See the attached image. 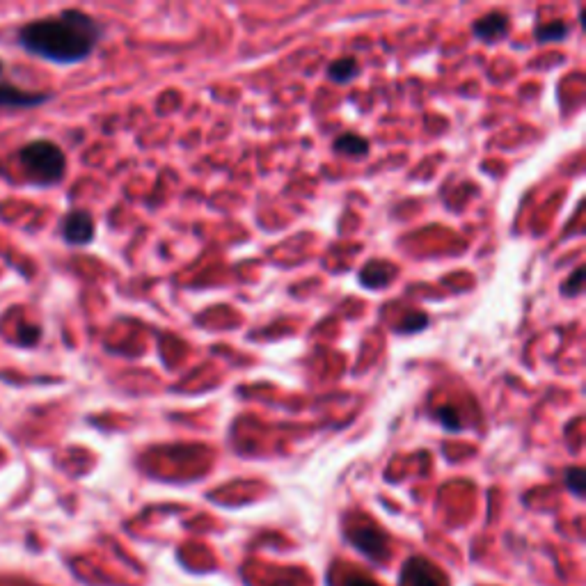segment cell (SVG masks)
Returning a JSON list of instances; mask_svg holds the SVG:
<instances>
[{
    "label": "cell",
    "instance_id": "cell-1",
    "mask_svg": "<svg viewBox=\"0 0 586 586\" xmlns=\"http://www.w3.org/2000/svg\"><path fill=\"white\" fill-rule=\"evenodd\" d=\"M104 26L81 10H62L55 17L26 23L19 30L17 42L26 53L53 65H78L97 49Z\"/></svg>",
    "mask_w": 586,
    "mask_h": 586
},
{
    "label": "cell",
    "instance_id": "cell-2",
    "mask_svg": "<svg viewBox=\"0 0 586 586\" xmlns=\"http://www.w3.org/2000/svg\"><path fill=\"white\" fill-rule=\"evenodd\" d=\"M19 163L37 186H55L67 174V156L53 140H33L21 147Z\"/></svg>",
    "mask_w": 586,
    "mask_h": 586
},
{
    "label": "cell",
    "instance_id": "cell-3",
    "mask_svg": "<svg viewBox=\"0 0 586 586\" xmlns=\"http://www.w3.org/2000/svg\"><path fill=\"white\" fill-rule=\"evenodd\" d=\"M346 536L355 550L362 552L364 557H369L371 561H376V564L385 561L387 554H390V548H387V536L374 525L351 527L346 532Z\"/></svg>",
    "mask_w": 586,
    "mask_h": 586
},
{
    "label": "cell",
    "instance_id": "cell-4",
    "mask_svg": "<svg viewBox=\"0 0 586 586\" xmlns=\"http://www.w3.org/2000/svg\"><path fill=\"white\" fill-rule=\"evenodd\" d=\"M401 586H449L442 570L435 568L429 559L413 557L401 570Z\"/></svg>",
    "mask_w": 586,
    "mask_h": 586
},
{
    "label": "cell",
    "instance_id": "cell-5",
    "mask_svg": "<svg viewBox=\"0 0 586 586\" xmlns=\"http://www.w3.org/2000/svg\"><path fill=\"white\" fill-rule=\"evenodd\" d=\"M62 239L69 245H87L94 239V220L87 211L74 209L62 218Z\"/></svg>",
    "mask_w": 586,
    "mask_h": 586
},
{
    "label": "cell",
    "instance_id": "cell-6",
    "mask_svg": "<svg viewBox=\"0 0 586 586\" xmlns=\"http://www.w3.org/2000/svg\"><path fill=\"white\" fill-rule=\"evenodd\" d=\"M49 99V92L23 90V87L14 83L0 81V108H35L46 104Z\"/></svg>",
    "mask_w": 586,
    "mask_h": 586
},
{
    "label": "cell",
    "instance_id": "cell-7",
    "mask_svg": "<svg viewBox=\"0 0 586 586\" xmlns=\"http://www.w3.org/2000/svg\"><path fill=\"white\" fill-rule=\"evenodd\" d=\"M509 28H511V21L504 12H488V14H483L481 19L474 21L472 35L477 37L479 42L495 44V42H500L502 37L509 35Z\"/></svg>",
    "mask_w": 586,
    "mask_h": 586
},
{
    "label": "cell",
    "instance_id": "cell-8",
    "mask_svg": "<svg viewBox=\"0 0 586 586\" xmlns=\"http://www.w3.org/2000/svg\"><path fill=\"white\" fill-rule=\"evenodd\" d=\"M326 76L337 85L353 83L355 78L360 76V62L358 58H353V55H344V58H337L330 62L326 69Z\"/></svg>",
    "mask_w": 586,
    "mask_h": 586
},
{
    "label": "cell",
    "instance_id": "cell-9",
    "mask_svg": "<svg viewBox=\"0 0 586 586\" xmlns=\"http://www.w3.org/2000/svg\"><path fill=\"white\" fill-rule=\"evenodd\" d=\"M387 273H394L392 266L383 264V261H369V264L360 271V282L369 289H380L392 280V275Z\"/></svg>",
    "mask_w": 586,
    "mask_h": 586
},
{
    "label": "cell",
    "instance_id": "cell-10",
    "mask_svg": "<svg viewBox=\"0 0 586 586\" xmlns=\"http://www.w3.org/2000/svg\"><path fill=\"white\" fill-rule=\"evenodd\" d=\"M335 152L348 158H362L369 154V140L358 136V133H344L335 140Z\"/></svg>",
    "mask_w": 586,
    "mask_h": 586
},
{
    "label": "cell",
    "instance_id": "cell-11",
    "mask_svg": "<svg viewBox=\"0 0 586 586\" xmlns=\"http://www.w3.org/2000/svg\"><path fill=\"white\" fill-rule=\"evenodd\" d=\"M568 33H570V26L566 21H548L536 28V42L538 44L561 42V39H566Z\"/></svg>",
    "mask_w": 586,
    "mask_h": 586
},
{
    "label": "cell",
    "instance_id": "cell-12",
    "mask_svg": "<svg viewBox=\"0 0 586 586\" xmlns=\"http://www.w3.org/2000/svg\"><path fill=\"white\" fill-rule=\"evenodd\" d=\"M429 323H431V319L426 312H410V314H406V319L401 321L397 332H401V335H415V332H422L426 326H429Z\"/></svg>",
    "mask_w": 586,
    "mask_h": 586
},
{
    "label": "cell",
    "instance_id": "cell-13",
    "mask_svg": "<svg viewBox=\"0 0 586 586\" xmlns=\"http://www.w3.org/2000/svg\"><path fill=\"white\" fill-rule=\"evenodd\" d=\"M435 419H438V422L442 424V429H445V431L456 433V431H461V429H463V424H461V415H458V410L449 408V406L440 408L438 413H435Z\"/></svg>",
    "mask_w": 586,
    "mask_h": 586
},
{
    "label": "cell",
    "instance_id": "cell-14",
    "mask_svg": "<svg viewBox=\"0 0 586 586\" xmlns=\"http://www.w3.org/2000/svg\"><path fill=\"white\" fill-rule=\"evenodd\" d=\"M584 486H586V477L582 467H570V470H566V488L570 490V493H573L575 497H582Z\"/></svg>",
    "mask_w": 586,
    "mask_h": 586
},
{
    "label": "cell",
    "instance_id": "cell-15",
    "mask_svg": "<svg viewBox=\"0 0 586 586\" xmlns=\"http://www.w3.org/2000/svg\"><path fill=\"white\" fill-rule=\"evenodd\" d=\"M582 284H584V268H577V271L570 275V280H566L564 284H561V293L564 296H577V293L582 291Z\"/></svg>",
    "mask_w": 586,
    "mask_h": 586
},
{
    "label": "cell",
    "instance_id": "cell-16",
    "mask_svg": "<svg viewBox=\"0 0 586 586\" xmlns=\"http://www.w3.org/2000/svg\"><path fill=\"white\" fill-rule=\"evenodd\" d=\"M344 586H378L374 580H369V577H362V575H353L348 577Z\"/></svg>",
    "mask_w": 586,
    "mask_h": 586
},
{
    "label": "cell",
    "instance_id": "cell-17",
    "mask_svg": "<svg viewBox=\"0 0 586 586\" xmlns=\"http://www.w3.org/2000/svg\"><path fill=\"white\" fill-rule=\"evenodd\" d=\"M0 74H3V62H0Z\"/></svg>",
    "mask_w": 586,
    "mask_h": 586
},
{
    "label": "cell",
    "instance_id": "cell-18",
    "mask_svg": "<svg viewBox=\"0 0 586 586\" xmlns=\"http://www.w3.org/2000/svg\"><path fill=\"white\" fill-rule=\"evenodd\" d=\"M275 586H289V584H287V582H284V584H275Z\"/></svg>",
    "mask_w": 586,
    "mask_h": 586
},
{
    "label": "cell",
    "instance_id": "cell-19",
    "mask_svg": "<svg viewBox=\"0 0 586 586\" xmlns=\"http://www.w3.org/2000/svg\"><path fill=\"white\" fill-rule=\"evenodd\" d=\"M0 172H3V168H0Z\"/></svg>",
    "mask_w": 586,
    "mask_h": 586
}]
</instances>
